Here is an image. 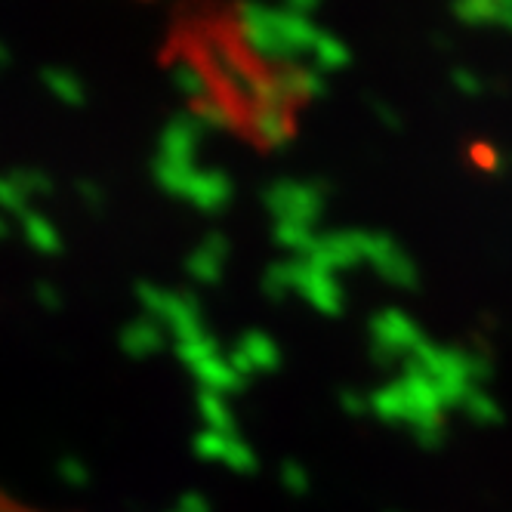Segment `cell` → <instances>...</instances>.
Here are the masks:
<instances>
[{
  "label": "cell",
  "instance_id": "obj_38",
  "mask_svg": "<svg viewBox=\"0 0 512 512\" xmlns=\"http://www.w3.org/2000/svg\"><path fill=\"white\" fill-rule=\"evenodd\" d=\"M340 408L349 414V417H361V414H368L371 405H368V395H361L355 389H343L340 392Z\"/></svg>",
  "mask_w": 512,
  "mask_h": 512
},
{
  "label": "cell",
  "instance_id": "obj_3",
  "mask_svg": "<svg viewBox=\"0 0 512 512\" xmlns=\"http://www.w3.org/2000/svg\"><path fill=\"white\" fill-rule=\"evenodd\" d=\"M423 340L414 318L401 309H383L371 318V355L377 364H405Z\"/></svg>",
  "mask_w": 512,
  "mask_h": 512
},
{
  "label": "cell",
  "instance_id": "obj_35",
  "mask_svg": "<svg viewBox=\"0 0 512 512\" xmlns=\"http://www.w3.org/2000/svg\"><path fill=\"white\" fill-rule=\"evenodd\" d=\"M16 186L22 189V195H50L53 192V182H50V176L47 173H41V170H22L19 176H16Z\"/></svg>",
  "mask_w": 512,
  "mask_h": 512
},
{
  "label": "cell",
  "instance_id": "obj_28",
  "mask_svg": "<svg viewBox=\"0 0 512 512\" xmlns=\"http://www.w3.org/2000/svg\"><path fill=\"white\" fill-rule=\"evenodd\" d=\"M229 442L232 435H223V432H213V429H201L192 442V451L201 457V460H213V463H223L226 451H229Z\"/></svg>",
  "mask_w": 512,
  "mask_h": 512
},
{
  "label": "cell",
  "instance_id": "obj_16",
  "mask_svg": "<svg viewBox=\"0 0 512 512\" xmlns=\"http://www.w3.org/2000/svg\"><path fill=\"white\" fill-rule=\"evenodd\" d=\"M238 349L253 361L256 374H272V371L281 368V346L263 331H247L238 340Z\"/></svg>",
  "mask_w": 512,
  "mask_h": 512
},
{
  "label": "cell",
  "instance_id": "obj_44",
  "mask_svg": "<svg viewBox=\"0 0 512 512\" xmlns=\"http://www.w3.org/2000/svg\"><path fill=\"white\" fill-rule=\"evenodd\" d=\"M371 108H374V115L389 127V130H398L401 127V118H398V112L395 108H389L386 102H380V99H371Z\"/></svg>",
  "mask_w": 512,
  "mask_h": 512
},
{
  "label": "cell",
  "instance_id": "obj_14",
  "mask_svg": "<svg viewBox=\"0 0 512 512\" xmlns=\"http://www.w3.org/2000/svg\"><path fill=\"white\" fill-rule=\"evenodd\" d=\"M192 374H195V380H198L201 389L216 392V395H223V398H226V395H238V392L247 386V380H241V377L232 371L229 358H223V355L207 358L204 364H198V368H195Z\"/></svg>",
  "mask_w": 512,
  "mask_h": 512
},
{
  "label": "cell",
  "instance_id": "obj_8",
  "mask_svg": "<svg viewBox=\"0 0 512 512\" xmlns=\"http://www.w3.org/2000/svg\"><path fill=\"white\" fill-rule=\"evenodd\" d=\"M201 136H204V127L195 121L192 112L176 115L158 139L161 158L173 161V164H195V152L201 145Z\"/></svg>",
  "mask_w": 512,
  "mask_h": 512
},
{
  "label": "cell",
  "instance_id": "obj_19",
  "mask_svg": "<svg viewBox=\"0 0 512 512\" xmlns=\"http://www.w3.org/2000/svg\"><path fill=\"white\" fill-rule=\"evenodd\" d=\"M44 84H47V90H50L62 105L78 108V105L87 102L84 84L78 81V75H71L68 68H47V71H44Z\"/></svg>",
  "mask_w": 512,
  "mask_h": 512
},
{
  "label": "cell",
  "instance_id": "obj_17",
  "mask_svg": "<svg viewBox=\"0 0 512 512\" xmlns=\"http://www.w3.org/2000/svg\"><path fill=\"white\" fill-rule=\"evenodd\" d=\"M198 414L204 420V429L223 432V435H235V417H232V408L226 405L223 395L198 389Z\"/></svg>",
  "mask_w": 512,
  "mask_h": 512
},
{
  "label": "cell",
  "instance_id": "obj_20",
  "mask_svg": "<svg viewBox=\"0 0 512 512\" xmlns=\"http://www.w3.org/2000/svg\"><path fill=\"white\" fill-rule=\"evenodd\" d=\"M195 164H173V161H164L158 158L152 164V173H155V182L173 198H186V189H189V182L195 176Z\"/></svg>",
  "mask_w": 512,
  "mask_h": 512
},
{
  "label": "cell",
  "instance_id": "obj_30",
  "mask_svg": "<svg viewBox=\"0 0 512 512\" xmlns=\"http://www.w3.org/2000/svg\"><path fill=\"white\" fill-rule=\"evenodd\" d=\"M263 294L272 300V303H284L287 294H294V287H290V272H287V263H272L263 275Z\"/></svg>",
  "mask_w": 512,
  "mask_h": 512
},
{
  "label": "cell",
  "instance_id": "obj_6",
  "mask_svg": "<svg viewBox=\"0 0 512 512\" xmlns=\"http://www.w3.org/2000/svg\"><path fill=\"white\" fill-rule=\"evenodd\" d=\"M364 256H368V232H327V235H318L312 250L306 260L324 272H340V269H352L358 263H364Z\"/></svg>",
  "mask_w": 512,
  "mask_h": 512
},
{
  "label": "cell",
  "instance_id": "obj_31",
  "mask_svg": "<svg viewBox=\"0 0 512 512\" xmlns=\"http://www.w3.org/2000/svg\"><path fill=\"white\" fill-rule=\"evenodd\" d=\"M223 463L232 472H241V475H250V472H256V466H260V460H256L253 448L247 442H241L238 435H232V442H229V451H226Z\"/></svg>",
  "mask_w": 512,
  "mask_h": 512
},
{
  "label": "cell",
  "instance_id": "obj_37",
  "mask_svg": "<svg viewBox=\"0 0 512 512\" xmlns=\"http://www.w3.org/2000/svg\"><path fill=\"white\" fill-rule=\"evenodd\" d=\"M75 189H78L84 207H90V210H102V207H105V189L96 186L93 179H78V186H75Z\"/></svg>",
  "mask_w": 512,
  "mask_h": 512
},
{
  "label": "cell",
  "instance_id": "obj_1",
  "mask_svg": "<svg viewBox=\"0 0 512 512\" xmlns=\"http://www.w3.org/2000/svg\"><path fill=\"white\" fill-rule=\"evenodd\" d=\"M238 16V38L244 44V50L260 59L266 65H300V53L290 47L275 22V7H263V4H238L235 7Z\"/></svg>",
  "mask_w": 512,
  "mask_h": 512
},
{
  "label": "cell",
  "instance_id": "obj_5",
  "mask_svg": "<svg viewBox=\"0 0 512 512\" xmlns=\"http://www.w3.org/2000/svg\"><path fill=\"white\" fill-rule=\"evenodd\" d=\"M201 56L207 59L210 75H216L238 99L250 102V96L256 90V78H260V75H256V71H250V65L238 56V50L232 44H226L223 38H213V34H207V38L201 41Z\"/></svg>",
  "mask_w": 512,
  "mask_h": 512
},
{
  "label": "cell",
  "instance_id": "obj_48",
  "mask_svg": "<svg viewBox=\"0 0 512 512\" xmlns=\"http://www.w3.org/2000/svg\"><path fill=\"white\" fill-rule=\"evenodd\" d=\"M7 232H10V226H7V223H0V235H7Z\"/></svg>",
  "mask_w": 512,
  "mask_h": 512
},
{
  "label": "cell",
  "instance_id": "obj_34",
  "mask_svg": "<svg viewBox=\"0 0 512 512\" xmlns=\"http://www.w3.org/2000/svg\"><path fill=\"white\" fill-rule=\"evenodd\" d=\"M278 475H281V485H284L290 494L303 497V494L309 491V472H306L303 463H297V460H284Z\"/></svg>",
  "mask_w": 512,
  "mask_h": 512
},
{
  "label": "cell",
  "instance_id": "obj_10",
  "mask_svg": "<svg viewBox=\"0 0 512 512\" xmlns=\"http://www.w3.org/2000/svg\"><path fill=\"white\" fill-rule=\"evenodd\" d=\"M201 303L195 294L189 290H182V294H167V303H164V312L158 318V324H167L173 340H182V337H192V334H201L204 324H201Z\"/></svg>",
  "mask_w": 512,
  "mask_h": 512
},
{
  "label": "cell",
  "instance_id": "obj_13",
  "mask_svg": "<svg viewBox=\"0 0 512 512\" xmlns=\"http://www.w3.org/2000/svg\"><path fill=\"white\" fill-rule=\"evenodd\" d=\"M121 349L130 358H149L164 349V327L152 318L130 321L121 331Z\"/></svg>",
  "mask_w": 512,
  "mask_h": 512
},
{
  "label": "cell",
  "instance_id": "obj_47",
  "mask_svg": "<svg viewBox=\"0 0 512 512\" xmlns=\"http://www.w3.org/2000/svg\"><path fill=\"white\" fill-rule=\"evenodd\" d=\"M494 25L512 31V0H497V22Z\"/></svg>",
  "mask_w": 512,
  "mask_h": 512
},
{
  "label": "cell",
  "instance_id": "obj_39",
  "mask_svg": "<svg viewBox=\"0 0 512 512\" xmlns=\"http://www.w3.org/2000/svg\"><path fill=\"white\" fill-rule=\"evenodd\" d=\"M201 250H207V253L213 256V260L226 263V260H229V253H232V244H229V238H226V235L210 232V235L201 241Z\"/></svg>",
  "mask_w": 512,
  "mask_h": 512
},
{
  "label": "cell",
  "instance_id": "obj_24",
  "mask_svg": "<svg viewBox=\"0 0 512 512\" xmlns=\"http://www.w3.org/2000/svg\"><path fill=\"white\" fill-rule=\"evenodd\" d=\"M272 238H275L278 247H284V250H290V253H297V260H306L318 235H315L309 226H300V223H275Z\"/></svg>",
  "mask_w": 512,
  "mask_h": 512
},
{
  "label": "cell",
  "instance_id": "obj_7",
  "mask_svg": "<svg viewBox=\"0 0 512 512\" xmlns=\"http://www.w3.org/2000/svg\"><path fill=\"white\" fill-rule=\"evenodd\" d=\"M364 263H371L377 275L395 287H405V290L417 287L414 260L383 232H368V256H364Z\"/></svg>",
  "mask_w": 512,
  "mask_h": 512
},
{
  "label": "cell",
  "instance_id": "obj_11",
  "mask_svg": "<svg viewBox=\"0 0 512 512\" xmlns=\"http://www.w3.org/2000/svg\"><path fill=\"white\" fill-rule=\"evenodd\" d=\"M250 130L269 149L281 152L294 139V124H290L287 112H278V108H253L250 115Z\"/></svg>",
  "mask_w": 512,
  "mask_h": 512
},
{
  "label": "cell",
  "instance_id": "obj_40",
  "mask_svg": "<svg viewBox=\"0 0 512 512\" xmlns=\"http://www.w3.org/2000/svg\"><path fill=\"white\" fill-rule=\"evenodd\" d=\"M173 509L176 512H210V500L198 491H186V494H179Z\"/></svg>",
  "mask_w": 512,
  "mask_h": 512
},
{
  "label": "cell",
  "instance_id": "obj_9",
  "mask_svg": "<svg viewBox=\"0 0 512 512\" xmlns=\"http://www.w3.org/2000/svg\"><path fill=\"white\" fill-rule=\"evenodd\" d=\"M235 186L226 170H195L189 189H186V201L195 204L204 213H219L232 204Z\"/></svg>",
  "mask_w": 512,
  "mask_h": 512
},
{
  "label": "cell",
  "instance_id": "obj_41",
  "mask_svg": "<svg viewBox=\"0 0 512 512\" xmlns=\"http://www.w3.org/2000/svg\"><path fill=\"white\" fill-rule=\"evenodd\" d=\"M414 438H417V445H420V448L435 451V448H442V442H445V426H426V429H417Z\"/></svg>",
  "mask_w": 512,
  "mask_h": 512
},
{
  "label": "cell",
  "instance_id": "obj_25",
  "mask_svg": "<svg viewBox=\"0 0 512 512\" xmlns=\"http://www.w3.org/2000/svg\"><path fill=\"white\" fill-rule=\"evenodd\" d=\"M173 352H176L179 361H186L189 368L195 371L198 364H204L207 358L219 355V346H216V340H213L207 331H201V334H192V337L176 340V343H173Z\"/></svg>",
  "mask_w": 512,
  "mask_h": 512
},
{
  "label": "cell",
  "instance_id": "obj_12",
  "mask_svg": "<svg viewBox=\"0 0 512 512\" xmlns=\"http://www.w3.org/2000/svg\"><path fill=\"white\" fill-rule=\"evenodd\" d=\"M278 84L284 87L287 99H321L327 93V81L318 68H306V65H284L275 71Z\"/></svg>",
  "mask_w": 512,
  "mask_h": 512
},
{
  "label": "cell",
  "instance_id": "obj_33",
  "mask_svg": "<svg viewBox=\"0 0 512 512\" xmlns=\"http://www.w3.org/2000/svg\"><path fill=\"white\" fill-rule=\"evenodd\" d=\"M56 472H59V479L68 488H84V485H90V469H87V463L78 460V457H71V454L68 457H59Z\"/></svg>",
  "mask_w": 512,
  "mask_h": 512
},
{
  "label": "cell",
  "instance_id": "obj_26",
  "mask_svg": "<svg viewBox=\"0 0 512 512\" xmlns=\"http://www.w3.org/2000/svg\"><path fill=\"white\" fill-rule=\"evenodd\" d=\"M463 411L469 414V420H472V423H479V426H494V423H500V420H503L500 405H497V401H494L488 392H482V389H472V392L466 395Z\"/></svg>",
  "mask_w": 512,
  "mask_h": 512
},
{
  "label": "cell",
  "instance_id": "obj_15",
  "mask_svg": "<svg viewBox=\"0 0 512 512\" xmlns=\"http://www.w3.org/2000/svg\"><path fill=\"white\" fill-rule=\"evenodd\" d=\"M170 81H173V87H176L182 96H186V99H195V102L207 99V96H210V87H213V81H210V75H207V68L198 65V62L189 59V56H182V59H176V62L170 65Z\"/></svg>",
  "mask_w": 512,
  "mask_h": 512
},
{
  "label": "cell",
  "instance_id": "obj_42",
  "mask_svg": "<svg viewBox=\"0 0 512 512\" xmlns=\"http://www.w3.org/2000/svg\"><path fill=\"white\" fill-rule=\"evenodd\" d=\"M0 204L10 207V210H22L25 207V195H22V189L16 186V182L0 179Z\"/></svg>",
  "mask_w": 512,
  "mask_h": 512
},
{
  "label": "cell",
  "instance_id": "obj_18",
  "mask_svg": "<svg viewBox=\"0 0 512 512\" xmlns=\"http://www.w3.org/2000/svg\"><path fill=\"white\" fill-rule=\"evenodd\" d=\"M312 59L318 71H340L352 62V50L337 38V34L318 31L315 47H312Z\"/></svg>",
  "mask_w": 512,
  "mask_h": 512
},
{
  "label": "cell",
  "instance_id": "obj_43",
  "mask_svg": "<svg viewBox=\"0 0 512 512\" xmlns=\"http://www.w3.org/2000/svg\"><path fill=\"white\" fill-rule=\"evenodd\" d=\"M229 364H232V371H235V374H238L241 380H250V377H256V368H253V361H250V358H247V355H244V352H241L238 346L232 349V355H229Z\"/></svg>",
  "mask_w": 512,
  "mask_h": 512
},
{
  "label": "cell",
  "instance_id": "obj_23",
  "mask_svg": "<svg viewBox=\"0 0 512 512\" xmlns=\"http://www.w3.org/2000/svg\"><path fill=\"white\" fill-rule=\"evenodd\" d=\"M25 238L31 241L34 250H41V253H47V256L62 253V238H59V232L53 229L50 219L41 216V213H25Z\"/></svg>",
  "mask_w": 512,
  "mask_h": 512
},
{
  "label": "cell",
  "instance_id": "obj_2",
  "mask_svg": "<svg viewBox=\"0 0 512 512\" xmlns=\"http://www.w3.org/2000/svg\"><path fill=\"white\" fill-rule=\"evenodd\" d=\"M327 201L324 182H300V179H275L263 192L266 210L275 216V223H300L315 226Z\"/></svg>",
  "mask_w": 512,
  "mask_h": 512
},
{
  "label": "cell",
  "instance_id": "obj_49",
  "mask_svg": "<svg viewBox=\"0 0 512 512\" xmlns=\"http://www.w3.org/2000/svg\"><path fill=\"white\" fill-rule=\"evenodd\" d=\"M170 512H176V509H170Z\"/></svg>",
  "mask_w": 512,
  "mask_h": 512
},
{
  "label": "cell",
  "instance_id": "obj_46",
  "mask_svg": "<svg viewBox=\"0 0 512 512\" xmlns=\"http://www.w3.org/2000/svg\"><path fill=\"white\" fill-rule=\"evenodd\" d=\"M284 10H287V13H294V16L309 19V16L318 10V4H315V0H290V4H284Z\"/></svg>",
  "mask_w": 512,
  "mask_h": 512
},
{
  "label": "cell",
  "instance_id": "obj_45",
  "mask_svg": "<svg viewBox=\"0 0 512 512\" xmlns=\"http://www.w3.org/2000/svg\"><path fill=\"white\" fill-rule=\"evenodd\" d=\"M38 300L47 309H62V294H59L53 284H38Z\"/></svg>",
  "mask_w": 512,
  "mask_h": 512
},
{
  "label": "cell",
  "instance_id": "obj_29",
  "mask_svg": "<svg viewBox=\"0 0 512 512\" xmlns=\"http://www.w3.org/2000/svg\"><path fill=\"white\" fill-rule=\"evenodd\" d=\"M454 16L463 25H494L497 0H463V4H454Z\"/></svg>",
  "mask_w": 512,
  "mask_h": 512
},
{
  "label": "cell",
  "instance_id": "obj_27",
  "mask_svg": "<svg viewBox=\"0 0 512 512\" xmlns=\"http://www.w3.org/2000/svg\"><path fill=\"white\" fill-rule=\"evenodd\" d=\"M186 272L198 281V284H219V278H223V263L213 260V256L201 247H195L189 253L186 260Z\"/></svg>",
  "mask_w": 512,
  "mask_h": 512
},
{
  "label": "cell",
  "instance_id": "obj_21",
  "mask_svg": "<svg viewBox=\"0 0 512 512\" xmlns=\"http://www.w3.org/2000/svg\"><path fill=\"white\" fill-rule=\"evenodd\" d=\"M195 121L204 127V130H232L235 127V112L226 99H216V96H207L201 102H195L192 108Z\"/></svg>",
  "mask_w": 512,
  "mask_h": 512
},
{
  "label": "cell",
  "instance_id": "obj_32",
  "mask_svg": "<svg viewBox=\"0 0 512 512\" xmlns=\"http://www.w3.org/2000/svg\"><path fill=\"white\" fill-rule=\"evenodd\" d=\"M167 294H170V290H164V287H158V284H149V281L136 284V297H139V303H142V309H145V318H152V321L161 318L164 303H167Z\"/></svg>",
  "mask_w": 512,
  "mask_h": 512
},
{
  "label": "cell",
  "instance_id": "obj_36",
  "mask_svg": "<svg viewBox=\"0 0 512 512\" xmlns=\"http://www.w3.org/2000/svg\"><path fill=\"white\" fill-rule=\"evenodd\" d=\"M451 81H454V87H457L460 93H466V96H479V93L485 90L482 78L475 75V71H469V68H454V71H451Z\"/></svg>",
  "mask_w": 512,
  "mask_h": 512
},
{
  "label": "cell",
  "instance_id": "obj_22",
  "mask_svg": "<svg viewBox=\"0 0 512 512\" xmlns=\"http://www.w3.org/2000/svg\"><path fill=\"white\" fill-rule=\"evenodd\" d=\"M368 405H371V414H377L383 423H405V401H401V389L398 383H386L383 389L371 392L368 395Z\"/></svg>",
  "mask_w": 512,
  "mask_h": 512
},
{
  "label": "cell",
  "instance_id": "obj_4",
  "mask_svg": "<svg viewBox=\"0 0 512 512\" xmlns=\"http://www.w3.org/2000/svg\"><path fill=\"white\" fill-rule=\"evenodd\" d=\"M287 272H290V287L294 294H300L315 312L321 315H340L346 294L337 281L334 272H324L318 266H312L309 260H287Z\"/></svg>",
  "mask_w": 512,
  "mask_h": 512
}]
</instances>
